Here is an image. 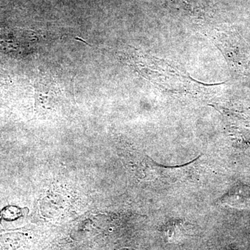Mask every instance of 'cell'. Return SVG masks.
Wrapping results in <instances>:
<instances>
[{"mask_svg": "<svg viewBox=\"0 0 250 250\" xmlns=\"http://www.w3.org/2000/svg\"><path fill=\"white\" fill-rule=\"evenodd\" d=\"M0 220H1V214H0Z\"/></svg>", "mask_w": 250, "mask_h": 250, "instance_id": "obj_4", "label": "cell"}, {"mask_svg": "<svg viewBox=\"0 0 250 250\" xmlns=\"http://www.w3.org/2000/svg\"><path fill=\"white\" fill-rule=\"evenodd\" d=\"M223 205L238 208H250V187L248 185H238L223 195L219 200Z\"/></svg>", "mask_w": 250, "mask_h": 250, "instance_id": "obj_1", "label": "cell"}, {"mask_svg": "<svg viewBox=\"0 0 250 250\" xmlns=\"http://www.w3.org/2000/svg\"><path fill=\"white\" fill-rule=\"evenodd\" d=\"M21 213L18 208L14 207H9L5 208L3 210L1 215L5 220H13L18 218L21 215Z\"/></svg>", "mask_w": 250, "mask_h": 250, "instance_id": "obj_2", "label": "cell"}, {"mask_svg": "<svg viewBox=\"0 0 250 250\" xmlns=\"http://www.w3.org/2000/svg\"><path fill=\"white\" fill-rule=\"evenodd\" d=\"M120 250H130V249H122Z\"/></svg>", "mask_w": 250, "mask_h": 250, "instance_id": "obj_3", "label": "cell"}]
</instances>
